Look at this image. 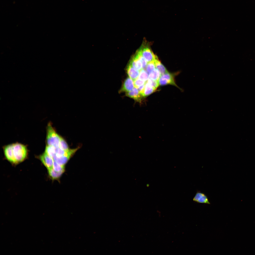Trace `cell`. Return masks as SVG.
I'll return each mask as SVG.
<instances>
[{
    "instance_id": "cell-4",
    "label": "cell",
    "mask_w": 255,
    "mask_h": 255,
    "mask_svg": "<svg viewBox=\"0 0 255 255\" xmlns=\"http://www.w3.org/2000/svg\"><path fill=\"white\" fill-rule=\"evenodd\" d=\"M138 51L148 63L154 61L157 57V55L154 54L150 48L148 46L142 47Z\"/></svg>"
},
{
    "instance_id": "cell-16",
    "label": "cell",
    "mask_w": 255,
    "mask_h": 255,
    "mask_svg": "<svg viewBox=\"0 0 255 255\" xmlns=\"http://www.w3.org/2000/svg\"><path fill=\"white\" fill-rule=\"evenodd\" d=\"M155 90L147 82H146L142 96L144 97L148 96L154 92Z\"/></svg>"
},
{
    "instance_id": "cell-20",
    "label": "cell",
    "mask_w": 255,
    "mask_h": 255,
    "mask_svg": "<svg viewBox=\"0 0 255 255\" xmlns=\"http://www.w3.org/2000/svg\"><path fill=\"white\" fill-rule=\"evenodd\" d=\"M59 148L64 150L67 151L69 149L68 145L65 140L61 137Z\"/></svg>"
},
{
    "instance_id": "cell-23",
    "label": "cell",
    "mask_w": 255,
    "mask_h": 255,
    "mask_svg": "<svg viewBox=\"0 0 255 255\" xmlns=\"http://www.w3.org/2000/svg\"><path fill=\"white\" fill-rule=\"evenodd\" d=\"M146 83V82L137 78L134 81V86L137 88L140 86L145 84Z\"/></svg>"
},
{
    "instance_id": "cell-24",
    "label": "cell",
    "mask_w": 255,
    "mask_h": 255,
    "mask_svg": "<svg viewBox=\"0 0 255 255\" xmlns=\"http://www.w3.org/2000/svg\"><path fill=\"white\" fill-rule=\"evenodd\" d=\"M56 154L55 155L57 156H60L63 155L67 151L62 150L59 147L56 148Z\"/></svg>"
},
{
    "instance_id": "cell-11",
    "label": "cell",
    "mask_w": 255,
    "mask_h": 255,
    "mask_svg": "<svg viewBox=\"0 0 255 255\" xmlns=\"http://www.w3.org/2000/svg\"><path fill=\"white\" fill-rule=\"evenodd\" d=\"M127 73L129 77L133 81L137 78L139 74V71L134 68L129 64L127 68Z\"/></svg>"
},
{
    "instance_id": "cell-22",
    "label": "cell",
    "mask_w": 255,
    "mask_h": 255,
    "mask_svg": "<svg viewBox=\"0 0 255 255\" xmlns=\"http://www.w3.org/2000/svg\"><path fill=\"white\" fill-rule=\"evenodd\" d=\"M147 82L155 90L157 89L159 85L158 81L153 80L150 78L149 79Z\"/></svg>"
},
{
    "instance_id": "cell-5",
    "label": "cell",
    "mask_w": 255,
    "mask_h": 255,
    "mask_svg": "<svg viewBox=\"0 0 255 255\" xmlns=\"http://www.w3.org/2000/svg\"><path fill=\"white\" fill-rule=\"evenodd\" d=\"M158 81L159 85H161L170 84L178 86L175 82L174 75L168 72L162 75Z\"/></svg>"
},
{
    "instance_id": "cell-21",
    "label": "cell",
    "mask_w": 255,
    "mask_h": 255,
    "mask_svg": "<svg viewBox=\"0 0 255 255\" xmlns=\"http://www.w3.org/2000/svg\"><path fill=\"white\" fill-rule=\"evenodd\" d=\"M155 67L156 66L154 61L148 63L146 67V71L149 73L155 69Z\"/></svg>"
},
{
    "instance_id": "cell-2",
    "label": "cell",
    "mask_w": 255,
    "mask_h": 255,
    "mask_svg": "<svg viewBox=\"0 0 255 255\" xmlns=\"http://www.w3.org/2000/svg\"><path fill=\"white\" fill-rule=\"evenodd\" d=\"M14 156L17 163L21 162L26 158L27 150L25 145L19 143L13 144Z\"/></svg>"
},
{
    "instance_id": "cell-17",
    "label": "cell",
    "mask_w": 255,
    "mask_h": 255,
    "mask_svg": "<svg viewBox=\"0 0 255 255\" xmlns=\"http://www.w3.org/2000/svg\"><path fill=\"white\" fill-rule=\"evenodd\" d=\"M55 149L52 146L47 145L46 147L45 152L53 158L56 154Z\"/></svg>"
},
{
    "instance_id": "cell-1",
    "label": "cell",
    "mask_w": 255,
    "mask_h": 255,
    "mask_svg": "<svg viewBox=\"0 0 255 255\" xmlns=\"http://www.w3.org/2000/svg\"><path fill=\"white\" fill-rule=\"evenodd\" d=\"M47 131V145L52 146L55 148L59 147L61 136L57 133L50 123L48 124Z\"/></svg>"
},
{
    "instance_id": "cell-10",
    "label": "cell",
    "mask_w": 255,
    "mask_h": 255,
    "mask_svg": "<svg viewBox=\"0 0 255 255\" xmlns=\"http://www.w3.org/2000/svg\"><path fill=\"white\" fill-rule=\"evenodd\" d=\"M126 96L133 99L135 101L140 102L144 97L140 93L137 88L135 87L131 91L126 93Z\"/></svg>"
},
{
    "instance_id": "cell-9",
    "label": "cell",
    "mask_w": 255,
    "mask_h": 255,
    "mask_svg": "<svg viewBox=\"0 0 255 255\" xmlns=\"http://www.w3.org/2000/svg\"><path fill=\"white\" fill-rule=\"evenodd\" d=\"M193 200L196 202L200 203L210 204L207 196L204 193L197 191L193 199Z\"/></svg>"
},
{
    "instance_id": "cell-7",
    "label": "cell",
    "mask_w": 255,
    "mask_h": 255,
    "mask_svg": "<svg viewBox=\"0 0 255 255\" xmlns=\"http://www.w3.org/2000/svg\"><path fill=\"white\" fill-rule=\"evenodd\" d=\"M39 158L42 162L47 170L53 168V159L45 152L40 155Z\"/></svg>"
},
{
    "instance_id": "cell-18",
    "label": "cell",
    "mask_w": 255,
    "mask_h": 255,
    "mask_svg": "<svg viewBox=\"0 0 255 255\" xmlns=\"http://www.w3.org/2000/svg\"><path fill=\"white\" fill-rule=\"evenodd\" d=\"M140 71L138 78L145 82L148 81L149 76L147 72L143 69Z\"/></svg>"
},
{
    "instance_id": "cell-15",
    "label": "cell",
    "mask_w": 255,
    "mask_h": 255,
    "mask_svg": "<svg viewBox=\"0 0 255 255\" xmlns=\"http://www.w3.org/2000/svg\"><path fill=\"white\" fill-rule=\"evenodd\" d=\"M161 76V73L157 68L155 69L149 75L150 78L158 81Z\"/></svg>"
},
{
    "instance_id": "cell-12",
    "label": "cell",
    "mask_w": 255,
    "mask_h": 255,
    "mask_svg": "<svg viewBox=\"0 0 255 255\" xmlns=\"http://www.w3.org/2000/svg\"><path fill=\"white\" fill-rule=\"evenodd\" d=\"M129 64L137 70L140 71L142 69L141 63L136 55L132 58Z\"/></svg>"
},
{
    "instance_id": "cell-8",
    "label": "cell",
    "mask_w": 255,
    "mask_h": 255,
    "mask_svg": "<svg viewBox=\"0 0 255 255\" xmlns=\"http://www.w3.org/2000/svg\"><path fill=\"white\" fill-rule=\"evenodd\" d=\"M133 81L129 77L127 78L124 81L119 92L127 93L131 91L134 86Z\"/></svg>"
},
{
    "instance_id": "cell-19",
    "label": "cell",
    "mask_w": 255,
    "mask_h": 255,
    "mask_svg": "<svg viewBox=\"0 0 255 255\" xmlns=\"http://www.w3.org/2000/svg\"><path fill=\"white\" fill-rule=\"evenodd\" d=\"M53 168L55 171L57 172L64 171L65 166L60 165L54 160Z\"/></svg>"
},
{
    "instance_id": "cell-3",
    "label": "cell",
    "mask_w": 255,
    "mask_h": 255,
    "mask_svg": "<svg viewBox=\"0 0 255 255\" xmlns=\"http://www.w3.org/2000/svg\"><path fill=\"white\" fill-rule=\"evenodd\" d=\"M79 147H78L74 149H69L64 155L61 156H57L55 155L53 157V160L58 164L65 166Z\"/></svg>"
},
{
    "instance_id": "cell-13",
    "label": "cell",
    "mask_w": 255,
    "mask_h": 255,
    "mask_svg": "<svg viewBox=\"0 0 255 255\" xmlns=\"http://www.w3.org/2000/svg\"><path fill=\"white\" fill-rule=\"evenodd\" d=\"M48 173L50 177L53 180L59 179L64 171L57 172L53 168L48 169Z\"/></svg>"
},
{
    "instance_id": "cell-14",
    "label": "cell",
    "mask_w": 255,
    "mask_h": 255,
    "mask_svg": "<svg viewBox=\"0 0 255 255\" xmlns=\"http://www.w3.org/2000/svg\"><path fill=\"white\" fill-rule=\"evenodd\" d=\"M154 62L156 67L159 71L161 75L168 72L166 68L159 60L157 57L154 61Z\"/></svg>"
},
{
    "instance_id": "cell-6",
    "label": "cell",
    "mask_w": 255,
    "mask_h": 255,
    "mask_svg": "<svg viewBox=\"0 0 255 255\" xmlns=\"http://www.w3.org/2000/svg\"><path fill=\"white\" fill-rule=\"evenodd\" d=\"M4 152L6 159L10 162L17 164L13 154V144L8 145L4 148Z\"/></svg>"
}]
</instances>
